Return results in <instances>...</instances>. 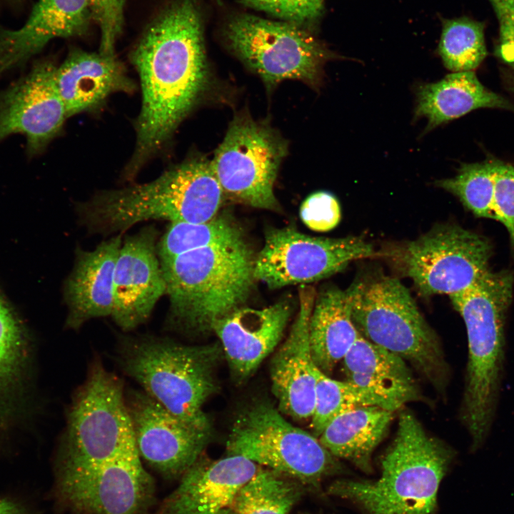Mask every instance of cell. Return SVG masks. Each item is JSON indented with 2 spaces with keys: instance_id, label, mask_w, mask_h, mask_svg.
<instances>
[{
  "instance_id": "cell-1",
  "label": "cell",
  "mask_w": 514,
  "mask_h": 514,
  "mask_svg": "<svg viewBox=\"0 0 514 514\" xmlns=\"http://www.w3.org/2000/svg\"><path fill=\"white\" fill-rule=\"evenodd\" d=\"M142 101L136 141L124 176L131 179L160 151L206 89L208 71L198 11L190 0L170 6L131 54Z\"/></svg>"
},
{
  "instance_id": "cell-2",
  "label": "cell",
  "mask_w": 514,
  "mask_h": 514,
  "mask_svg": "<svg viewBox=\"0 0 514 514\" xmlns=\"http://www.w3.org/2000/svg\"><path fill=\"white\" fill-rule=\"evenodd\" d=\"M513 276L489 270L468 288L449 296L467 333L468 358L460 418L473 443L485 441L497 410L505 361V323Z\"/></svg>"
},
{
  "instance_id": "cell-3",
  "label": "cell",
  "mask_w": 514,
  "mask_h": 514,
  "mask_svg": "<svg viewBox=\"0 0 514 514\" xmlns=\"http://www.w3.org/2000/svg\"><path fill=\"white\" fill-rule=\"evenodd\" d=\"M223 196L211 161L193 155L153 181L96 194L79 211L91 231L122 232L148 220L208 221L216 216Z\"/></svg>"
},
{
  "instance_id": "cell-4",
  "label": "cell",
  "mask_w": 514,
  "mask_h": 514,
  "mask_svg": "<svg viewBox=\"0 0 514 514\" xmlns=\"http://www.w3.org/2000/svg\"><path fill=\"white\" fill-rule=\"evenodd\" d=\"M254 261L246 241L160 261L170 303L165 326L191 334L212 331L247 298L256 280Z\"/></svg>"
},
{
  "instance_id": "cell-5",
  "label": "cell",
  "mask_w": 514,
  "mask_h": 514,
  "mask_svg": "<svg viewBox=\"0 0 514 514\" xmlns=\"http://www.w3.org/2000/svg\"><path fill=\"white\" fill-rule=\"evenodd\" d=\"M117 361L143 390L182 421L211 430L203 407L217 390L218 344L188 346L167 338L124 336Z\"/></svg>"
},
{
  "instance_id": "cell-6",
  "label": "cell",
  "mask_w": 514,
  "mask_h": 514,
  "mask_svg": "<svg viewBox=\"0 0 514 514\" xmlns=\"http://www.w3.org/2000/svg\"><path fill=\"white\" fill-rule=\"evenodd\" d=\"M452 458L451 449L405 410L382 459L381 478L376 482H338L331 490L358 503L367 514H430Z\"/></svg>"
},
{
  "instance_id": "cell-7",
  "label": "cell",
  "mask_w": 514,
  "mask_h": 514,
  "mask_svg": "<svg viewBox=\"0 0 514 514\" xmlns=\"http://www.w3.org/2000/svg\"><path fill=\"white\" fill-rule=\"evenodd\" d=\"M353 321L369 341L400 356L444 393L449 368L439 339L397 278H361L346 289Z\"/></svg>"
},
{
  "instance_id": "cell-8",
  "label": "cell",
  "mask_w": 514,
  "mask_h": 514,
  "mask_svg": "<svg viewBox=\"0 0 514 514\" xmlns=\"http://www.w3.org/2000/svg\"><path fill=\"white\" fill-rule=\"evenodd\" d=\"M124 384L99 358L67 412L58 470L102 464L135 448Z\"/></svg>"
},
{
  "instance_id": "cell-9",
  "label": "cell",
  "mask_w": 514,
  "mask_h": 514,
  "mask_svg": "<svg viewBox=\"0 0 514 514\" xmlns=\"http://www.w3.org/2000/svg\"><path fill=\"white\" fill-rule=\"evenodd\" d=\"M228 455H241L258 465L306 483H315L337 468L334 456L316 436L287 421L268 402L246 408L226 443Z\"/></svg>"
},
{
  "instance_id": "cell-10",
  "label": "cell",
  "mask_w": 514,
  "mask_h": 514,
  "mask_svg": "<svg viewBox=\"0 0 514 514\" xmlns=\"http://www.w3.org/2000/svg\"><path fill=\"white\" fill-rule=\"evenodd\" d=\"M231 49L270 89L286 79L318 86L332 54L298 25L250 14L233 18L225 29Z\"/></svg>"
},
{
  "instance_id": "cell-11",
  "label": "cell",
  "mask_w": 514,
  "mask_h": 514,
  "mask_svg": "<svg viewBox=\"0 0 514 514\" xmlns=\"http://www.w3.org/2000/svg\"><path fill=\"white\" fill-rule=\"evenodd\" d=\"M492 246L485 237L454 224H440L392 251L420 295L463 291L488 271Z\"/></svg>"
},
{
  "instance_id": "cell-12",
  "label": "cell",
  "mask_w": 514,
  "mask_h": 514,
  "mask_svg": "<svg viewBox=\"0 0 514 514\" xmlns=\"http://www.w3.org/2000/svg\"><path fill=\"white\" fill-rule=\"evenodd\" d=\"M287 145L270 126L236 116L211 161L224 195L252 207L275 209L273 186Z\"/></svg>"
},
{
  "instance_id": "cell-13",
  "label": "cell",
  "mask_w": 514,
  "mask_h": 514,
  "mask_svg": "<svg viewBox=\"0 0 514 514\" xmlns=\"http://www.w3.org/2000/svg\"><path fill=\"white\" fill-rule=\"evenodd\" d=\"M380 255L360 236L318 238L291 227L273 228L255 258L254 277L271 288L310 283L341 271L353 261Z\"/></svg>"
},
{
  "instance_id": "cell-14",
  "label": "cell",
  "mask_w": 514,
  "mask_h": 514,
  "mask_svg": "<svg viewBox=\"0 0 514 514\" xmlns=\"http://www.w3.org/2000/svg\"><path fill=\"white\" fill-rule=\"evenodd\" d=\"M58 491L79 514H142L153 493L135 448L102 464L59 470Z\"/></svg>"
},
{
  "instance_id": "cell-15",
  "label": "cell",
  "mask_w": 514,
  "mask_h": 514,
  "mask_svg": "<svg viewBox=\"0 0 514 514\" xmlns=\"http://www.w3.org/2000/svg\"><path fill=\"white\" fill-rule=\"evenodd\" d=\"M125 395L141 458L166 477L183 475L201 457L211 430L182 421L143 390Z\"/></svg>"
},
{
  "instance_id": "cell-16",
  "label": "cell",
  "mask_w": 514,
  "mask_h": 514,
  "mask_svg": "<svg viewBox=\"0 0 514 514\" xmlns=\"http://www.w3.org/2000/svg\"><path fill=\"white\" fill-rule=\"evenodd\" d=\"M50 61L35 63L29 72L0 91V142L13 134L26 140V153L42 152L68 119Z\"/></svg>"
},
{
  "instance_id": "cell-17",
  "label": "cell",
  "mask_w": 514,
  "mask_h": 514,
  "mask_svg": "<svg viewBox=\"0 0 514 514\" xmlns=\"http://www.w3.org/2000/svg\"><path fill=\"white\" fill-rule=\"evenodd\" d=\"M157 238V230L147 226L127 236L121 246L114 271L111 317L123 331L145 323L166 294Z\"/></svg>"
},
{
  "instance_id": "cell-18",
  "label": "cell",
  "mask_w": 514,
  "mask_h": 514,
  "mask_svg": "<svg viewBox=\"0 0 514 514\" xmlns=\"http://www.w3.org/2000/svg\"><path fill=\"white\" fill-rule=\"evenodd\" d=\"M316 297L312 287L300 288L297 316L271 363L272 390L278 409L296 420L311 419L315 405L317 366L311 351L309 323Z\"/></svg>"
},
{
  "instance_id": "cell-19",
  "label": "cell",
  "mask_w": 514,
  "mask_h": 514,
  "mask_svg": "<svg viewBox=\"0 0 514 514\" xmlns=\"http://www.w3.org/2000/svg\"><path fill=\"white\" fill-rule=\"evenodd\" d=\"M291 308L280 301L266 308H238L213 326L235 380L249 378L277 347L288 323Z\"/></svg>"
},
{
  "instance_id": "cell-20",
  "label": "cell",
  "mask_w": 514,
  "mask_h": 514,
  "mask_svg": "<svg viewBox=\"0 0 514 514\" xmlns=\"http://www.w3.org/2000/svg\"><path fill=\"white\" fill-rule=\"evenodd\" d=\"M259 469L241 455L216 460L199 458L156 514H216L231 508L238 490Z\"/></svg>"
},
{
  "instance_id": "cell-21",
  "label": "cell",
  "mask_w": 514,
  "mask_h": 514,
  "mask_svg": "<svg viewBox=\"0 0 514 514\" xmlns=\"http://www.w3.org/2000/svg\"><path fill=\"white\" fill-rule=\"evenodd\" d=\"M92 18L90 0H39L23 26H0V77L24 65L51 39L84 34Z\"/></svg>"
},
{
  "instance_id": "cell-22",
  "label": "cell",
  "mask_w": 514,
  "mask_h": 514,
  "mask_svg": "<svg viewBox=\"0 0 514 514\" xmlns=\"http://www.w3.org/2000/svg\"><path fill=\"white\" fill-rule=\"evenodd\" d=\"M122 242L119 234L91 251H76L64 287L68 328L78 330L91 319L111 316L114 271Z\"/></svg>"
},
{
  "instance_id": "cell-23",
  "label": "cell",
  "mask_w": 514,
  "mask_h": 514,
  "mask_svg": "<svg viewBox=\"0 0 514 514\" xmlns=\"http://www.w3.org/2000/svg\"><path fill=\"white\" fill-rule=\"evenodd\" d=\"M56 81L68 118L91 111L116 92L135 86L115 55L75 49L56 67Z\"/></svg>"
},
{
  "instance_id": "cell-24",
  "label": "cell",
  "mask_w": 514,
  "mask_h": 514,
  "mask_svg": "<svg viewBox=\"0 0 514 514\" xmlns=\"http://www.w3.org/2000/svg\"><path fill=\"white\" fill-rule=\"evenodd\" d=\"M343 361L347 381L373 391L397 409L420 398L419 389L408 363L361 335Z\"/></svg>"
},
{
  "instance_id": "cell-25",
  "label": "cell",
  "mask_w": 514,
  "mask_h": 514,
  "mask_svg": "<svg viewBox=\"0 0 514 514\" xmlns=\"http://www.w3.org/2000/svg\"><path fill=\"white\" fill-rule=\"evenodd\" d=\"M480 108H510L509 102L488 89L474 71L453 72L416 90L415 119L428 121L425 131Z\"/></svg>"
},
{
  "instance_id": "cell-26",
  "label": "cell",
  "mask_w": 514,
  "mask_h": 514,
  "mask_svg": "<svg viewBox=\"0 0 514 514\" xmlns=\"http://www.w3.org/2000/svg\"><path fill=\"white\" fill-rule=\"evenodd\" d=\"M351 316L346 290L329 288L316 296L309 323V342L316 366L329 374L360 336Z\"/></svg>"
},
{
  "instance_id": "cell-27",
  "label": "cell",
  "mask_w": 514,
  "mask_h": 514,
  "mask_svg": "<svg viewBox=\"0 0 514 514\" xmlns=\"http://www.w3.org/2000/svg\"><path fill=\"white\" fill-rule=\"evenodd\" d=\"M393 412L376 405L348 410L326 427L319 440L334 457L370 470L372 453L386 435Z\"/></svg>"
},
{
  "instance_id": "cell-28",
  "label": "cell",
  "mask_w": 514,
  "mask_h": 514,
  "mask_svg": "<svg viewBox=\"0 0 514 514\" xmlns=\"http://www.w3.org/2000/svg\"><path fill=\"white\" fill-rule=\"evenodd\" d=\"M316 376L315 405L311 428L316 437L336 417L348 410L369 405L392 411L398 410L392 403L373 391L347 381L332 379L318 367Z\"/></svg>"
},
{
  "instance_id": "cell-29",
  "label": "cell",
  "mask_w": 514,
  "mask_h": 514,
  "mask_svg": "<svg viewBox=\"0 0 514 514\" xmlns=\"http://www.w3.org/2000/svg\"><path fill=\"white\" fill-rule=\"evenodd\" d=\"M243 241L241 228L224 216L203 223L172 222L158 241L157 253L163 261L199 248Z\"/></svg>"
},
{
  "instance_id": "cell-30",
  "label": "cell",
  "mask_w": 514,
  "mask_h": 514,
  "mask_svg": "<svg viewBox=\"0 0 514 514\" xmlns=\"http://www.w3.org/2000/svg\"><path fill=\"white\" fill-rule=\"evenodd\" d=\"M289 478L260 468L238 490L231 508L235 514H288L301 494Z\"/></svg>"
},
{
  "instance_id": "cell-31",
  "label": "cell",
  "mask_w": 514,
  "mask_h": 514,
  "mask_svg": "<svg viewBox=\"0 0 514 514\" xmlns=\"http://www.w3.org/2000/svg\"><path fill=\"white\" fill-rule=\"evenodd\" d=\"M438 53L448 70L474 71L487 56L484 23L467 16L443 19Z\"/></svg>"
},
{
  "instance_id": "cell-32",
  "label": "cell",
  "mask_w": 514,
  "mask_h": 514,
  "mask_svg": "<svg viewBox=\"0 0 514 514\" xmlns=\"http://www.w3.org/2000/svg\"><path fill=\"white\" fill-rule=\"evenodd\" d=\"M435 184L455 196L476 217L493 218V161L463 164L455 176Z\"/></svg>"
},
{
  "instance_id": "cell-33",
  "label": "cell",
  "mask_w": 514,
  "mask_h": 514,
  "mask_svg": "<svg viewBox=\"0 0 514 514\" xmlns=\"http://www.w3.org/2000/svg\"><path fill=\"white\" fill-rule=\"evenodd\" d=\"M14 315L0 298V386L16 373L22 355V338Z\"/></svg>"
},
{
  "instance_id": "cell-34",
  "label": "cell",
  "mask_w": 514,
  "mask_h": 514,
  "mask_svg": "<svg viewBox=\"0 0 514 514\" xmlns=\"http://www.w3.org/2000/svg\"><path fill=\"white\" fill-rule=\"evenodd\" d=\"M493 219L506 228L514 248V165L493 161Z\"/></svg>"
},
{
  "instance_id": "cell-35",
  "label": "cell",
  "mask_w": 514,
  "mask_h": 514,
  "mask_svg": "<svg viewBox=\"0 0 514 514\" xmlns=\"http://www.w3.org/2000/svg\"><path fill=\"white\" fill-rule=\"evenodd\" d=\"M244 6L300 25L318 18L324 0H241Z\"/></svg>"
},
{
  "instance_id": "cell-36",
  "label": "cell",
  "mask_w": 514,
  "mask_h": 514,
  "mask_svg": "<svg viewBox=\"0 0 514 514\" xmlns=\"http://www.w3.org/2000/svg\"><path fill=\"white\" fill-rule=\"evenodd\" d=\"M300 214L309 228L321 232L334 228L341 218L338 200L327 191H318L309 196L303 203Z\"/></svg>"
},
{
  "instance_id": "cell-37",
  "label": "cell",
  "mask_w": 514,
  "mask_h": 514,
  "mask_svg": "<svg viewBox=\"0 0 514 514\" xmlns=\"http://www.w3.org/2000/svg\"><path fill=\"white\" fill-rule=\"evenodd\" d=\"M126 1L90 0L93 19L101 31V53L114 54L115 44L122 29Z\"/></svg>"
},
{
  "instance_id": "cell-38",
  "label": "cell",
  "mask_w": 514,
  "mask_h": 514,
  "mask_svg": "<svg viewBox=\"0 0 514 514\" xmlns=\"http://www.w3.org/2000/svg\"><path fill=\"white\" fill-rule=\"evenodd\" d=\"M499 26V54L514 69V14L493 6Z\"/></svg>"
},
{
  "instance_id": "cell-39",
  "label": "cell",
  "mask_w": 514,
  "mask_h": 514,
  "mask_svg": "<svg viewBox=\"0 0 514 514\" xmlns=\"http://www.w3.org/2000/svg\"><path fill=\"white\" fill-rule=\"evenodd\" d=\"M0 514H28L20 504L0 498Z\"/></svg>"
},
{
  "instance_id": "cell-40",
  "label": "cell",
  "mask_w": 514,
  "mask_h": 514,
  "mask_svg": "<svg viewBox=\"0 0 514 514\" xmlns=\"http://www.w3.org/2000/svg\"><path fill=\"white\" fill-rule=\"evenodd\" d=\"M492 6H498L514 14V0H489Z\"/></svg>"
},
{
  "instance_id": "cell-41",
  "label": "cell",
  "mask_w": 514,
  "mask_h": 514,
  "mask_svg": "<svg viewBox=\"0 0 514 514\" xmlns=\"http://www.w3.org/2000/svg\"><path fill=\"white\" fill-rule=\"evenodd\" d=\"M216 514H235L233 510L231 508H225Z\"/></svg>"
},
{
  "instance_id": "cell-42",
  "label": "cell",
  "mask_w": 514,
  "mask_h": 514,
  "mask_svg": "<svg viewBox=\"0 0 514 514\" xmlns=\"http://www.w3.org/2000/svg\"><path fill=\"white\" fill-rule=\"evenodd\" d=\"M23 0H0V1L8 4H17Z\"/></svg>"
}]
</instances>
